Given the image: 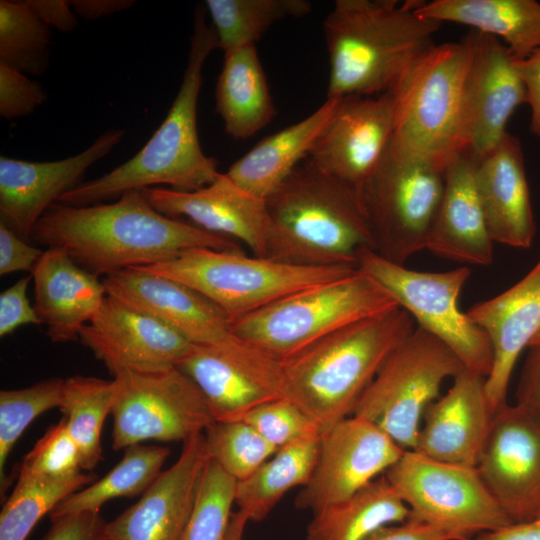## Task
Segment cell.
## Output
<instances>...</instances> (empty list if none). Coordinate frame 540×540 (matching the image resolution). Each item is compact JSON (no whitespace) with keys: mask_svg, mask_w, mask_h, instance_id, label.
<instances>
[{"mask_svg":"<svg viewBox=\"0 0 540 540\" xmlns=\"http://www.w3.org/2000/svg\"><path fill=\"white\" fill-rule=\"evenodd\" d=\"M31 241L64 251L98 277L165 262L192 248L242 251L233 239L158 212L142 190L110 204L55 202L36 223Z\"/></svg>","mask_w":540,"mask_h":540,"instance_id":"obj_1","label":"cell"},{"mask_svg":"<svg viewBox=\"0 0 540 540\" xmlns=\"http://www.w3.org/2000/svg\"><path fill=\"white\" fill-rule=\"evenodd\" d=\"M216 48L217 37L212 25L206 21L205 6L198 5L194 12L187 66L177 95L160 126L129 160L96 179L79 184L57 202L87 206L154 185L194 191L212 183L220 172L217 160L206 155L200 145L197 106L203 67Z\"/></svg>","mask_w":540,"mask_h":540,"instance_id":"obj_2","label":"cell"},{"mask_svg":"<svg viewBox=\"0 0 540 540\" xmlns=\"http://www.w3.org/2000/svg\"><path fill=\"white\" fill-rule=\"evenodd\" d=\"M417 1L337 0L323 23L329 55L326 98L391 92L429 50L441 24L418 15Z\"/></svg>","mask_w":540,"mask_h":540,"instance_id":"obj_3","label":"cell"},{"mask_svg":"<svg viewBox=\"0 0 540 540\" xmlns=\"http://www.w3.org/2000/svg\"><path fill=\"white\" fill-rule=\"evenodd\" d=\"M414 330V320L398 306L320 338L280 360L285 398L321 435L353 414L386 358Z\"/></svg>","mask_w":540,"mask_h":540,"instance_id":"obj_4","label":"cell"},{"mask_svg":"<svg viewBox=\"0 0 540 540\" xmlns=\"http://www.w3.org/2000/svg\"><path fill=\"white\" fill-rule=\"evenodd\" d=\"M265 201L276 233L272 260L356 267L358 251L373 250L360 194L309 158Z\"/></svg>","mask_w":540,"mask_h":540,"instance_id":"obj_5","label":"cell"},{"mask_svg":"<svg viewBox=\"0 0 540 540\" xmlns=\"http://www.w3.org/2000/svg\"><path fill=\"white\" fill-rule=\"evenodd\" d=\"M395 307L392 297L357 268L232 320V331L282 360L342 327Z\"/></svg>","mask_w":540,"mask_h":540,"instance_id":"obj_6","label":"cell"},{"mask_svg":"<svg viewBox=\"0 0 540 540\" xmlns=\"http://www.w3.org/2000/svg\"><path fill=\"white\" fill-rule=\"evenodd\" d=\"M180 282L218 305L232 320L295 292L352 274L355 266L295 265L243 251L192 248L142 267Z\"/></svg>","mask_w":540,"mask_h":540,"instance_id":"obj_7","label":"cell"},{"mask_svg":"<svg viewBox=\"0 0 540 540\" xmlns=\"http://www.w3.org/2000/svg\"><path fill=\"white\" fill-rule=\"evenodd\" d=\"M445 170L391 139L360 192L376 253L404 265L426 248L444 192Z\"/></svg>","mask_w":540,"mask_h":540,"instance_id":"obj_8","label":"cell"},{"mask_svg":"<svg viewBox=\"0 0 540 540\" xmlns=\"http://www.w3.org/2000/svg\"><path fill=\"white\" fill-rule=\"evenodd\" d=\"M468 57L463 40L435 44L411 65L391 91L395 99L392 140L443 168L460 151Z\"/></svg>","mask_w":540,"mask_h":540,"instance_id":"obj_9","label":"cell"},{"mask_svg":"<svg viewBox=\"0 0 540 540\" xmlns=\"http://www.w3.org/2000/svg\"><path fill=\"white\" fill-rule=\"evenodd\" d=\"M464 368L445 344L416 327L386 358L352 415L375 424L402 449L414 450L426 409L444 381Z\"/></svg>","mask_w":540,"mask_h":540,"instance_id":"obj_10","label":"cell"},{"mask_svg":"<svg viewBox=\"0 0 540 540\" xmlns=\"http://www.w3.org/2000/svg\"><path fill=\"white\" fill-rule=\"evenodd\" d=\"M356 267L416 320L417 328L445 344L466 369L488 376L493 363L489 338L458 307V297L470 276L467 267L445 272L416 271L367 247L358 251Z\"/></svg>","mask_w":540,"mask_h":540,"instance_id":"obj_11","label":"cell"},{"mask_svg":"<svg viewBox=\"0 0 540 540\" xmlns=\"http://www.w3.org/2000/svg\"><path fill=\"white\" fill-rule=\"evenodd\" d=\"M384 475L409 508L410 519L442 529L457 540L513 523L476 467L405 450Z\"/></svg>","mask_w":540,"mask_h":540,"instance_id":"obj_12","label":"cell"},{"mask_svg":"<svg viewBox=\"0 0 540 540\" xmlns=\"http://www.w3.org/2000/svg\"><path fill=\"white\" fill-rule=\"evenodd\" d=\"M113 377L114 450L146 440L184 443L215 422L201 390L176 366L155 371L121 370Z\"/></svg>","mask_w":540,"mask_h":540,"instance_id":"obj_13","label":"cell"},{"mask_svg":"<svg viewBox=\"0 0 540 540\" xmlns=\"http://www.w3.org/2000/svg\"><path fill=\"white\" fill-rule=\"evenodd\" d=\"M463 83L460 151L483 158L506 135L514 111L526 103L525 85L507 47L496 37L471 30Z\"/></svg>","mask_w":540,"mask_h":540,"instance_id":"obj_14","label":"cell"},{"mask_svg":"<svg viewBox=\"0 0 540 540\" xmlns=\"http://www.w3.org/2000/svg\"><path fill=\"white\" fill-rule=\"evenodd\" d=\"M176 367L201 390L215 421H236L285 398L280 360L238 336L216 345L192 344Z\"/></svg>","mask_w":540,"mask_h":540,"instance_id":"obj_15","label":"cell"},{"mask_svg":"<svg viewBox=\"0 0 540 540\" xmlns=\"http://www.w3.org/2000/svg\"><path fill=\"white\" fill-rule=\"evenodd\" d=\"M404 451L367 419H343L320 435L316 466L295 506L314 514L351 497L383 475Z\"/></svg>","mask_w":540,"mask_h":540,"instance_id":"obj_16","label":"cell"},{"mask_svg":"<svg viewBox=\"0 0 540 540\" xmlns=\"http://www.w3.org/2000/svg\"><path fill=\"white\" fill-rule=\"evenodd\" d=\"M476 469L513 522L534 520L540 507V418L507 402L493 414Z\"/></svg>","mask_w":540,"mask_h":540,"instance_id":"obj_17","label":"cell"},{"mask_svg":"<svg viewBox=\"0 0 540 540\" xmlns=\"http://www.w3.org/2000/svg\"><path fill=\"white\" fill-rule=\"evenodd\" d=\"M394 127L395 99L391 92L338 98L308 158L360 194L381 161Z\"/></svg>","mask_w":540,"mask_h":540,"instance_id":"obj_18","label":"cell"},{"mask_svg":"<svg viewBox=\"0 0 540 540\" xmlns=\"http://www.w3.org/2000/svg\"><path fill=\"white\" fill-rule=\"evenodd\" d=\"M142 192L158 212L185 216L203 230L243 242L254 256L272 260L276 233L266 201L241 189L226 173L194 191L151 187Z\"/></svg>","mask_w":540,"mask_h":540,"instance_id":"obj_19","label":"cell"},{"mask_svg":"<svg viewBox=\"0 0 540 540\" xmlns=\"http://www.w3.org/2000/svg\"><path fill=\"white\" fill-rule=\"evenodd\" d=\"M210 459L204 433L186 440L175 463L161 471L141 498L106 522L103 539L180 540Z\"/></svg>","mask_w":540,"mask_h":540,"instance_id":"obj_20","label":"cell"},{"mask_svg":"<svg viewBox=\"0 0 540 540\" xmlns=\"http://www.w3.org/2000/svg\"><path fill=\"white\" fill-rule=\"evenodd\" d=\"M80 342L113 376L121 370L155 371L177 366L192 343L162 321L106 295Z\"/></svg>","mask_w":540,"mask_h":540,"instance_id":"obj_21","label":"cell"},{"mask_svg":"<svg viewBox=\"0 0 540 540\" xmlns=\"http://www.w3.org/2000/svg\"><path fill=\"white\" fill-rule=\"evenodd\" d=\"M123 129L101 134L82 152L57 161L32 162L0 157L1 222L30 242L33 229L47 209L69 190L93 164L122 140Z\"/></svg>","mask_w":540,"mask_h":540,"instance_id":"obj_22","label":"cell"},{"mask_svg":"<svg viewBox=\"0 0 540 540\" xmlns=\"http://www.w3.org/2000/svg\"><path fill=\"white\" fill-rule=\"evenodd\" d=\"M106 294L169 325L192 344L216 345L236 335L230 317L214 302L175 280L142 267L102 280Z\"/></svg>","mask_w":540,"mask_h":540,"instance_id":"obj_23","label":"cell"},{"mask_svg":"<svg viewBox=\"0 0 540 540\" xmlns=\"http://www.w3.org/2000/svg\"><path fill=\"white\" fill-rule=\"evenodd\" d=\"M426 409L414 451L429 458L476 467L493 412L485 377L466 368Z\"/></svg>","mask_w":540,"mask_h":540,"instance_id":"obj_24","label":"cell"},{"mask_svg":"<svg viewBox=\"0 0 540 540\" xmlns=\"http://www.w3.org/2000/svg\"><path fill=\"white\" fill-rule=\"evenodd\" d=\"M468 317L488 336L493 352L485 388L493 413L504 403L521 352L540 330V258L519 282L498 296L479 303Z\"/></svg>","mask_w":540,"mask_h":540,"instance_id":"obj_25","label":"cell"},{"mask_svg":"<svg viewBox=\"0 0 540 540\" xmlns=\"http://www.w3.org/2000/svg\"><path fill=\"white\" fill-rule=\"evenodd\" d=\"M475 182L492 241L529 248L536 225L520 140L507 132L493 150L476 160Z\"/></svg>","mask_w":540,"mask_h":540,"instance_id":"obj_26","label":"cell"},{"mask_svg":"<svg viewBox=\"0 0 540 540\" xmlns=\"http://www.w3.org/2000/svg\"><path fill=\"white\" fill-rule=\"evenodd\" d=\"M476 160L457 152L445 170L442 200L426 241L433 254L456 262L486 266L493 261L475 182Z\"/></svg>","mask_w":540,"mask_h":540,"instance_id":"obj_27","label":"cell"},{"mask_svg":"<svg viewBox=\"0 0 540 540\" xmlns=\"http://www.w3.org/2000/svg\"><path fill=\"white\" fill-rule=\"evenodd\" d=\"M34 309L52 342L79 340V333L100 309L106 290L99 277L64 251L46 249L31 272Z\"/></svg>","mask_w":540,"mask_h":540,"instance_id":"obj_28","label":"cell"},{"mask_svg":"<svg viewBox=\"0 0 540 540\" xmlns=\"http://www.w3.org/2000/svg\"><path fill=\"white\" fill-rule=\"evenodd\" d=\"M337 102L338 98H326L304 119L263 138L236 160L226 175L244 191L265 200L308 158Z\"/></svg>","mask_w":540,"mask_h":540,"instance_id":"obj_29","label":"cell"},{"mask_svg":"<svg viewBox=\"0 0 540 540\" xmlns=\"http://www.w3.org/2000/svg\"><path fill=\"white\" fill-rule=\"evenodd\" d=\"M415 11L440 23H459L496 37L515 61L540 48V2L536 0H434L418 2Z\"/></svg>","mask_w":540,"mask_h":540,"instance_id":"obj_30","label":"cell"},{"mask_svg":"<svg viewBox=\"0 0 540 540\" xmlns=\"http://www.w3.org/2000/svg\"><path fill=\"white\" fill-rule=\"evenodd\" d=\"M216 111L232 138L246 140L277 114L256 46L224 54L216 85Z\"/></svg>","mask_w":540,"mask_h":540,"instance_id":"obj_31","label":"cell"},{"mask_svg":"<svg viewBox=\"0 0 540 540\" xmlns=\"http://www.w3.org/2000/svg\"><path fill=\"white\" fill-rule=\"evenodd\" d=\"M409 508L381 475L351 497L313 514L307 540H365L379 528L409 518Z\"/></svg>","mask_w":540,"mask_h":540,"instance_id":"obj_32","label":"cell"},{"mask_svg":"<svg viewBox=\"0 0 540 540\" xmlns=\"http://www.w3.org/2000/svg\"><path fill=\"white\" fill-rule=\"evenodd\" d=\"M320 435L282 447L248 478L236 482L234 503L249 521H262L292 488L307 484L317 463Z\"/></svg>","mask_w":540,"mask_h":540,"instance_id":"obj_33","label":"cell"},{"mask_svg":"<svg viewBox=\"0 0 540 540\" xmlns=\"http://www.w3.org/2000/svg\"><path fill=\"white\" fill-rule=\"evenodd\" d=\"M170 450L155 445H133L105 476L74 492L49 514L50 519L85 511H100L109 500L143 494L161 473Z\"/></svg>","mask_w":540,"mask_h":540,"instance_id":"obj_34","label":"cell"},{"mask_svg":"<svg viewBox=\"0 0 540 540\" xmlns=\"http://www.w3.org/2000/svg\"><path fill=\"white\" fill-rule=\"evenodd\" d=\"M115 396L113 380L74 375L64 382L59 409L78 447L82 470L91 471L101 460V433L111 414Z\"/></svg>","mask_w":540,"mask_h":540,"instance_id":"obj_35","label":"cell"},{"mask_svg":"<svg viewBox=\"0 0 540 540\" xmlns=\"http://www.w3.org/2000/svg\"><path fill=\"white\" fill-rule=\"evenodd\" d=\"M218 48L224 54L255 45L276 22L312 11L308 0H206Z\"/></svg>","mask_w":540,"mask_h":540,"instance_id":"obj_36","label":"cell"},{"mask_svg":"<svg viewBox=\"0 0 540 540\" xmlns=\"http://www.w3.org/2000/svg\"><path fill=\"white\" fill-rule=\"evenodd\" d=\"M94 481V475L82 472L63 478L18 476L0 513V540H25L45 514Z\"/></svg>","mask_w":540,"mask_h":540,"instance_id":"obj_37","label":"cell"},{"mask_svg":"<svg viewBox=\"0 0 540 540\" xmlns=\"http://www.w3.org/2000/svg\"><path fill=\"white\" fill-rule=\"evenodd\" d=\"M52 29L27 1H0V63L42 76L50 62Z\"/></svg>","mask_w":540,"mask_h":540,"instance_id":"obj_38","label":"cell"},{"mask_svg":"<svg viewBox=\"0 0 540 540\" xmlns=\"http://www.w3.org/2000/svg\"><path fill=\"white\" fill-rule=\"evenodd\" d=\"M65 379L50 378L29 387L0 392V482L7 489L5 466L19 437L34 419L62 401Z\"/></svg>","mask_w":540,"mask_h":540,"instance_id":"obj_39","label":"cell"},{"mask_svg":"<svg viewBox=\"0 0 540 540\" xmlns=\"http://www.w3.org/2000/svg\"><path fill=\"white\" fill-rule=\"evenodd\" d=\"M204 435L210 458L236 482L252 475L277 450L243 421H215Z\"/></svg>","mask_w":540,"mask_h":540,"instance_id":"obj_40","label":"cell"},{"mask_svg":"<svg viewBox=\"0 0 540 540\" xmlns=\"http://www.w3.org/2000/svg\"><path fill=\"white\" fill-rule=\"evenodd\" d=\"M235 486L236 480L210 459L192 516L180 540H222L232 513Z\"/></svg>","mask_w":540,"mask_h":540,"instance_id":"obj_41","label":"cell"},{"mask_svg":"<svg viewBox=\"0 0 540 540\" xmlns=\"http://www.w3.org/2000/svg\"><path fill=\"white\" fill-rule=\"evenodd\" d=\"M82 470L77 445L62 418L51 426L25 456L19 476L63 478Z\"/></svg>","mask_w":540,"mask_h":540,"instance_id":"obj_42","label":"cell"},{"mask_svg":"<svg viewBox=\"0 0 540 540\" xmlns=\"http://www.w3.org/2000/svg\"><path fill=\"white\" fill-rule=\"evenodd\" d=\"M236 421L250 425L277 449L305 437L320 435L310 417L287 398L263 403Z\"/></svg>","mask_w":540,"mask_h":540,"instance_id":"obj_43","label":"cell"},{"mask_svg":"<svg viewBox=\"0 0 540 540\" xmlns=\"http://www.w3.org/2000/svg\"><path fill=\"white\" fill-rule=\"evenodd\" d=\"M47 100L42 86L26 74L0 63V115L7 120L33 113Z\"/></svg>","mask_w":540,"mask_h":540,"instance_id":"obj_44","label":"cell"},{"mask_svg":"<svg viewBox=\"0 0 540 540\" xmlns=\"http://www.w3.org/2000/svg\"><path fill=\"white\" fill-rule=\"evenodd\" d=\"M32 275L25 276L0 294V336L13 333L28 324H42L34 306L30 305L27 288Z\"/></svg>","mask_w":540,"mask_h":540,"instance_id":"obj_45","label":"cell"},{"mask_svg":"<svg viewBox=\"0 0 540 540\" xmlns=\"http://www.w3.org/2000/svg\"><path fill=\"white\" fill-rule=\"evenodd\" d=\"M51 526L40 540H104L106 522L100 511H85L51 519Z\"/></svg>","mask_w":540,"mask_h":540,"instance_id":"obj_46","label":"cell"},{"mask_svg":"<svg viewBox=\"0 0 540 540\" xmlns=\"http://www.w3.org/2000/svg\"><path fill=\"white\" fill-rule=\"evenodd\" d=\"M44 251L19 237L0 222V275L31 271Z\"/></svg>","mask_w":540,"mask_h":540,"instance_id":"obj_47","label":"cell"},{"mask_svg":"<svg viewBox=\"0 0 540 540\" xmlns=\"http://www.w3.org/2000/svg\"><path fill=\"white\" fill-rule=\"evenodd\" d=\"M365 540H457L452 534L427 523L408 518L373 532Z\"/></svg>","mask_w":540,"mask_h":540,"instance_id":"obj_48","label":"cell"},{"mask_svg":"<svg viewBox=\"0 0 540 540\" xmlns=\"http://www.w3.org/2000/svg\"><path fill=\"white\" fill-rule=\"evenodd\" d=\"M514 64L526 88L530 132L540 138V48L522 60H514Z\"/></svg>","mask_w":540,"mask_h":540,"instance_id":"obj_49","label":"cell"},{"mask_svg":"<svg viewBox=\"0 0 540 540\" xmlns=\"http://www.w3.org/2000/svg\"><path fill=\"white\" fill-rule=\"evenodd\" d=\"M31 9L51 29L71 32L78 27L77 15L67 0H26Z\"/></svg>","mask_w":540,"mask_h":540,"instance_id":"obj_50","label":"cell"},{"mask_svg":"<svg viewBox=\"0 0 540 540\" xmlns=\"http://www.w3.org/2000/svg\"><path fill=\"white\" fill-rule=\"evenodd\" d=\"M531 349L518 386L516 403L540 418V347Z\"/></svg>","mask_w":540,"mask_h":540,"instance_id":"obj_51","label":"cell"},{"mask_svg":"<svg viewBox=\"0 0 540 540\" xmlns=\"http://www.w3.org/2000/svg\"><path fill=\"white\" fill-rule=\"evenodd\" d=\"M460 540H540V519L513 522Z\"/></svg>","mask_w":540,"mask_h":540,"instance_id":"obj_52","label":"cell"},{"mask_svg":"<svg viewBox=\"0 0 540 540\" xmlns=\"http://www.w3.org/2000/svg\"><path fill=\"white\" fill-rule=\"evenodd\" d=\"M71 6L77 16L85 20H96L129 9L133 0H73Z\"/></svg>","mask_w":540,"mask_h":540,"instance_id":"obj_53","label":"cell"},{"mask_svg":"<svg viewBox=\"0 0 540 540\" xmlns=\"http://www.w3.org/2000/svg\"><path fill=\"white\" fill-rule=\"evenodd\" d=\"M248 518L241 512H232L222 540H243Z\"/></svg>","mask_w":540,"mask_h":540,"instance_id":"obj_54","label":"cell"},{"mask_svg":"<svg viewBox=\"0 0 540 540\" xmlns=\"http://www.w3.org/2000/svg\"><path fill=\"white\" fill-rule=\"evenodd\" d=\"M536 347H540V330L535 335V337L533 338L529 346V348H536Z\"/></svg>","mask_w":540,"mask_h":540,"instance_id":"obj_55","label":"cell"},{"mask_svg":"<svg viewBox=\"0 0 540 540\" xmlns=\"http://www.w3.org/2000/svg\"><path fill=\"white\" fill-rule=\"evenodd\" d=\"M536 519H540V507H539Z\"/></svg>","mask_w":540,"mask_h":540,"instance_id":"obj_56","label":"cell"}]
</instances>
